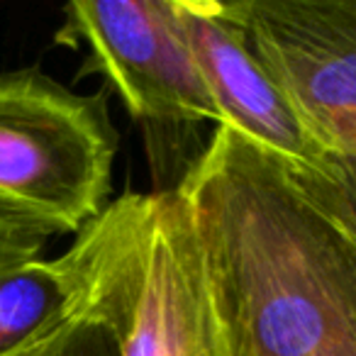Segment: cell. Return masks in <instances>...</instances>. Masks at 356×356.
Listing matches in <instances>:
<instances>
[{"label": "cell", "mask_w": 356, "mask_h": 356, "mask_svg": "<svg viewBox=\"0 0 356 356\" xmlns=\"http://www.w3.org/2000/svg\"><path fill=\"white\" fill-rule=\"evenodd\" d=\"M171 191L229 356H356V188L218 124Z\"/></svg>", "instance_id": "cell-1"}, {"label": "cell", "mask_w": 356, "mask_h": 356, "mask_svg": "<svg viewBox=\"0 0 356 356\" xmlns=\"http://www.w3.org/2000/svg\"><path fill=\"white\" fill-rule=\"evenodd\" d=\"M122 356H229L200 249L173 191L113 200L69 247Z\"/></svg>", "instance_id": "cell-2"}, {"label": "cell", "mask_w": 356, "mask_h": 356, "mask_svg": "<svg viewBox=\"0 0 356 356\" xmlns=\"http://www.w3.org/2000/svg\"><path fill=\"white\" fill-rule=\"evenodd\" d=\"M118 129L103 95L37 69L0 74V229L47 242L110 205Z\"/></svg>", "instance_id": "cell-3"}, {"label": "cell", "mask_w": 356, "mask_h": 356, "mask_svg": "<svg viewBox=\"0 0 356 356\" xmlns=\"http://www.w3.org/2000/svg\"><path fill=\"white\" fill-rule=\"evenodd\" d=\"M222 8L307 132L356 171V0H234Z\"/></svg>", "instance_id": "cell-4"}, {"label": "cell", "mask_w": 356, "mask_h": 356, "mask_svg": "<svg viewBox=\"0 0 356 356\" xmlns=\"http://www.w3.org/2000/svg\"><path fill=\"white\" fill-rule=\"evenodd\" d=\"M64 17L56 42L88 47L90 69L118 90L134 120L220 124L176 0H79Z\"/></svg>", "instance_id": "cell-5"}, {"label": "cell", "mask_w": 356, "mask_h": 356, "mask_svg": "<svg viewBox=\"0 0 356 356\" xmlns=\"http://www.w3.org/2000/svg\"><path fill=\"white\" fill-rule=\"evenodd\" d=\"M176 8L220 124L312 176L356 188V171L325 152L307 132L249 49L244 32L225 13L222 0H176Z\"/></svg>", "instance_id": "cell-6"}, {"label": "cell", "mask_w": 356, "mask_h": 356, "mask_svg": "<svg viewBox=\"0 0 356 356\" xmlns=\"http://www.w3.org/2000/svg\"><path fill=\"white\" fill-rule=\"evenodd\" d=\"M47 242L0 229V356L74 310L81 283L69 252L47 259Z\"/></svg>", "instance_id": "cell-7"}, {"label": "cell", "mask_w": 356, "mask_h": 356, "mask_svg": "<svg viewBox=\"0 0 356 356\" xmlns=\"http://www.w3.org/2000/svg\"><path fill=\"white\" fill-rule=\"evenodd\" d=\"M8 356H122V346L113 322L81 291L74 310L37 332Z\"/></svg>", "instance_id": "cell-8"}]
</instances>
